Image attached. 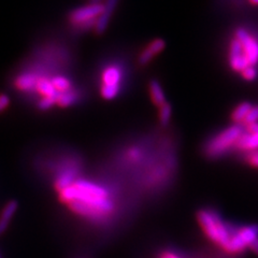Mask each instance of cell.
<instances>
[{
    "label": "cell",
    "instance_id": "6da1fadb",
    "mask_svg": "<svg viewBox=\"0 0 258 258\" xmlns=\"http://www.w3.org/2000/svg\"><path fill=\"white\" fill-rule=\"evenodd\" d=\"M59 198L77 214L92 219L107 216L114 208L106 188L85 180H77L59 191Z\"/></svg>",
    "mask_w": 258,
    "mask_h": 258
},
{
    "label": "cell",
    "instance_id": "7a4b0ae2",
    "mask_svg": "<svg viewBox=\"0 0 258 258\" xmlns=\"http://www.w3.org/2000/svg\"><path fill=\"white\" fill-rule=\"evenodd\" d=\"M197 220L210 241L214 242L222 249L227 245L235 226L226 224L219 213L210 209L199 210Z\"/></svg>",
    "mask_w": 258,
    "mask_h": 258
},
{
    "label": "cell",
    "instance_id": "3957f363",
    "mask_svg": "<svg viewBox=\"0 0 258 258\" xmlns=\"http://www.w3.org/2000/svg\"><path fill=\"white\" fill-rule=\"evenodd\" d=\"M243 134L241 126L233 125L225 131L217 134L214 138L210 140L205 149L206 155L210 158H217L227 153L233 145H237L238 140Z\"/></svg>",
    "mask_w": 258,
    "mask_h": 258
},
{
    "label": "cell",
    "instance_id": "277c9868",
    "mask_svg": "<svg viewBox=\"0 0 258 258\" xmlns=\"http://www.w3.org/2000/svg\"><path fill=\"white\" fill-rule=\"evenodd\" d=\"M123 79V71L116 64H111L102 72V85L100 94L104 99L112 100L120 92V82Z\"/></svg>",
    "mask_w": 258,
    "mask_h": 258
},
{
    "label": "cell",
    "instance_id": "5b68a950",
    "mask_svg": "<svg viewBox=\"0 0 258 258\" xmlns=\"http://www.w3.org/2000/svg\"><path fill=\"white\" fill-rule=\"evenodd\" d=\"M235 38L240 42L249 66H256L258 63V40L244 28H238Z\"/></svg>",
    "mask_w": 258,
    "mask_h": 258
},
{
    "label": "cell",
    "instance_id": "8992f818",
    "mask_svg": "<svg viewBox=\"0 0 258 258\" xmlns=\"http://www.w3.org/2000/svg\"><path fill=\"white\" fill-rule=\"evenodd\" d=\"M102 10L103 4H90L84 7H80L69 13L68 21L70 25H76V24L98 19Z\"/></svg>",
    "mask_w": 258,
    "mask_h": 258
},
{
    "label": "cell",
    "instance_id": "52a82bcc",
    "mask_svg": "<svg viewBox=\"0 0 258 258\" xmlns=\"http://www.w3.org/2000/svg\"><path fill=\"white\" fill-rule=\"evenodd\" d=\"M229 63L233 70L240 74L242 70L249 66L242 46L236 38L232 40L229 46Z\"/></svg>",
    "mask_w": 258,
    "mask_h": 258
},
{
    "label": "cell",
    "instance_id": "ba28073f",
    "mask_svg": "<svg viewBox=\"0 0 258 258\" xmlns=\"http://www.w3.org/2000/svg\"><path fill=\"white\" fill-rule=\"evenodd\" d=\"M118 3L119 0H106V3L103 4V10L99 15V18L97 19L96 26L94 28L96 35H102L107 30L110 20L113 13H114Z\"/></svg>",
    "mask_w": 258,
    "mask_h": 258
},
{
    "label": "cell",
    "instance_id": "9c48e42d",
    "mask_svg": "<svg viewBox=\"0 0 258 258\" xmlns=\"http://www.w3.org/2000/svg\"><path fill=\"white\" fill-rule=\"evenodd\" d=\"M39 76L35 71H23L14 80V86L18 88L20 92L23 93H32L36 91L37 82L39 80Z\"/></svg>",
    "mask_w": 258,
    "mask_h": 258
},
{
    "label": "cell",
    "instance_id": "30bf717a",
    "mask_svg": "<svg viewBox=\"0 0 258 258\" xmlns=\"http://www.w3.org/2000/svg\"><path fill=\"white\" fill-rule=\"evenodd\" d=\"M166 47V42L163 39H155L144 48L142 53L139 55L138 63L140 66H147V64L155 57L157 54H159L161 51H164Z\"/></svg>",
    "mask_w": 258,
    "mask_h": 258
},
{
    "label": "cell",
    "instance_id": "8fae6325",
    "mask_svg": "<svg viewBox=\"0 0 258 258\" xmlns=\"http://www.w3.org/2000/svg\"><path fill=\"white\" fill-rule=\"evenodd\" d=\"M237 147L248 152L258 151V129L253 133L242 134L237 142Z\"/></svg>",
    "mask_w": 258,
    "mask_h": 258
},
{
    "label": "cell",
    "instance_id": "7c38bea8",
    "mask_svg": "<svg viewBox=\"0 0 258 258\" xmlns=\"http://www.w3.org/2000/svg\"><path fill=\"white\" fill-rule=\"evenodd\" d=\"M16 210H18V203L16 201H10L3 209L2 214H0V235L8 228Z\"/></svg>",
    "mask_w": 258,
    "mask_h": 258
},
{
    "label": "cell",
    "instance_id": "4fadbf2b",
    "mask_svg": "<svg viewBox=\"0 0 258 258\" xmlns=\"http://www.w3.org/2000/svg\"><path fill=\"white\" fill-rule=\"evenodd\" d=\"M149 91H150L152 101L154 102V104H156L157 107H160L161 104H164L166 102L165 92L158 81H156V80L150 81Z\"/></svg>",
    "mask_w": 258,
    "mask_h": 258
},
{
    "label": "cell",
    "instance_id": "5bb4252c",
    "mask_svg": "<svg viewBox=\"0 0 258 258\" xmlns=\"http://www.w3.org/2000/svg\"><path fill=\"white\" fill-rule=\"evenodd\" d=\"M36 93L41 95L42 97L58 96V92H56V90L52 84L51 79L45 78V77L39 78L38 82H37V86H36Z\"/></svg>",
    "mask_w": 258,
    "mask_h": 258
},
{
    "label": "cell",
    "instance_id": "9a60e30c",
    "mask_svg": "<svg viewBox=\"0 0 258 258\" xmlns=\"http://www.w3.org/2000/svg\"><path fill=\"white\" fill-rule=\"evenodd\" d=\"M79 98H80V93L78 92V90H75V88L72 87L71 90L67 92L58 94L57 102H56V104H58V106L61 108H68L77 103Z\"/></svg>",
    "mask_w": 258,
    "mask_h": 258
},
{
    "label": "cell",
    "instance_id": "2e32d148",
    "mask_svg": "<svg viewBox=\"0 0 258 258\" xmlns=\"http://www.w3.org/2000/svg\"><path fill=\"white\" fill-rule=\"evenodd\" d=\"M237 232L239 237L243 240L246 246H248L252 241L258 238V225H248L244 226V227H238Z\"/></svg>",
    "mask_w": 258,
    "mask_h": 258
},
{
    "label": "cell",
    "instance_id": "e0dca14e",
    "mask_svg": "<svg viewBox=\"0 0 258 258\" xmlns=\"http://www.w3.org/2000/svg\"><path fill=\"white\" fill-rule=\"evenodd\" d=\"M252 104L249 102H242L240 103L239 106L233 110L232 114H231V118L235 123H243L244 118L246 117L247 113L249 112V110L252 109Z\"/></svg>",
    "mask_w": 258,
    "mask_h": 258
},
{
    "label": "cell",
    "instance_id": "ac0fdd59",
    "mask_svg": "<svg viewBox=\"0 0 258 258\" xmlns=\"http://www.w3.org/2000/svg\"><path fill=\"white\" fill-rule=\"evenodd\" d=\"M51 81H52V84L56 90V92H58V93L67 92L72 88L71 81L63 76H56V77L52 78Z\"/></svg>",
    "mask_w": 258,
    "mask_h": 258
},
{
    "label": "cell",
    "instance_id": "d6986e66",
    "mask_svg": "<svg viewBox=\"0 0 258 258\" xmlns=\"http://www.w3.org/2000/svg\"><path fill=\"white\" fill-rule=\"evenodd\" d=\"M158 116H159V122L163 126L168 125L169 122H170L171 116H172V107L168 101H166L164 104H161L159 107Z\"/></svg>",
    "mask_w": 258,
    "mask_h": 258
},
{
    "label": "cell",
    "instance_id": "ffe728a7",
    "mask_svg": "<svg viewBox=\"0 0 258 258\" xmlns=\"http://www.w3.org/2000/svg\"><path fill=\"white\" fill-rule=\"evenodd\" d=\"M96 22H97V19L86 21L83 23L76 24V25H71V28H72V30H74L75 34H85V32L95 28Z\"/></svg>",
    "mask_w": 258,
    "mask_h": 258
},
{
    "label": "cell",
    "instance_id": "44dd1931",
    "mask_svg": "<svg viewBox=\"0 0 258 258\" xmlns=\"http://www.w3.org/2000/svg\"><path fill=\"white\" fill-rule=\"evenodd\" d=\"M59 94V93H58ZM57 97L58 96H54V97H42L37 103V108L40 111H47L50 110L54 104L57 102Z\"/></svg>",
    "mask_w": 258,
    "mask_h": 258
},
{
    "label": "cell",
    "instance_id": "7402d4cb",
    "mask_svg": "<svg viewBox=\"0 0 258 258\" xmlns=\"http://www.w3.org/2000/svg\"><path fill=\"white\" fill-rule=\"evenodd\" d=\"M243 123L245 124V126L258 123V106L252 107V109L247 113L246 117L244 118Z\"/></svg>",
    "mask_w": 258,
    "mask_h": 258
},
{
    "label": "cell",
    "instance_id": "603a6c76",
    "mask_svg": "<svg viewBox=\"0 0 258 258\" xmlns=\"http://www.w3.org/2000/svg\"><path fill=\"white\" fill-rule=\"evenodd\" d=\"M241 75L246 81H254L257 78L258 71L255 68V66H247L245 69L241 71Z\"/></svg>",
    "mask_w": 258,
    "mask_h": 258
},
{
    "label": "cell",
    "instance_id": "cb8c5ba5",
    "mask_svg": "<svg viewBox=\"0 0 258 258\" xmlns=\"http://www.w3.org/2000/svg\"><path fill=\"white\" fill-rule=\"evenodd\" d=\"M245 159L247 161V164H249L255 168H258V151L249 152L245 156Z\"/></svg>",
    "mask_w": 258,
    "mask_h": 258
},
{
    "label": "cell",
    "instance_id": "d4e9b609",
    "mask_svg": "<svg viewBox=\"0 0 258 258\" xmlns=\"http://www.w3.org/2000/svg\"><path fill=\"white\" fill-rule=\"evenodd\" d=\"M10 104V97L7 94H0V113L4 112Z\"/></svg>",
    "mask_w": 258,
    "mask_h": 258
},
{
    "label": "cell",
    "instance_id": "484cf974",
    "mask_svg": "<svg viewBox=\"0 0 258 258\" xmlns=\"http://www.w3.org/2000/svg\"><path fill=\"white\" fill-rule=\"evenodd\" d=\"M247 247H248L249 249H251V251H252L253 253H255V254L258 256V238L255 239L254 241H252L251 243L248 244Z\"/></svg>",
    "mask_w": 258,
    "mask_h": 258
},
{
    "label": "cell",
    "instance_id": "4316f807",
    "mask_svg": "<svg viewBox=\"0 0 258 258\" xmlns=\"http://www.w3.org/2000/svg\"><path fill=\"white\" fill-rule=\"evenodd\" d=\"M160 258H181V256L171 251H165L164 253H161Z\"/></svg>",
    "mask_w": 258,
    "mask_h": 258
},
{
    "label": "cell",
    "instance_id": "83f0119b",
    "mask_svg": "<svg viewBox=\"0 0 258 258\" xmlns=\"http://www.w3.org/2000/svg\"><path fill=\"white\" fill-rule=\"evenodd\" d=\"M102 0H91V4H100Z\"/></svg>",
    "mask_w": 258,
    "mask_h": 258
},
{
    "label": "cell",
    "instance_id": "f1b7e54d",
    "mask_svg": "<svg viewBox=\"0 0 258 258\" xmlns=\"http://www.w3.org/2000/svg\"><path fill=\"white\" fill-rule=\"evenodd\" d=\"M249 2H251L255 6H258V0H249Z\"/></svg>",
    "mask_w": 258,
    "mask_h": 258
}]
</instances>
